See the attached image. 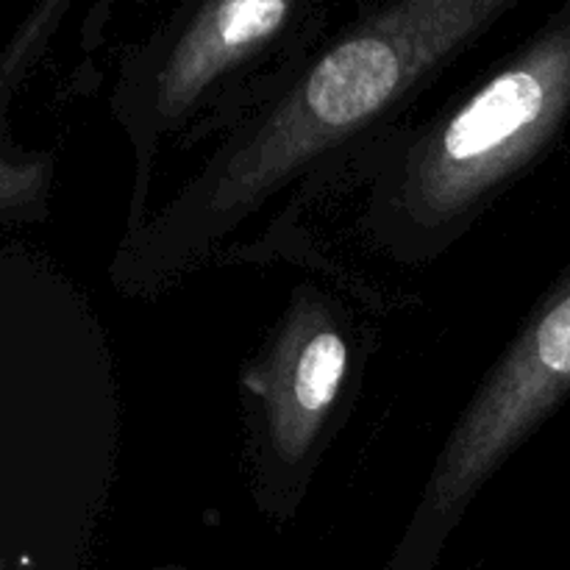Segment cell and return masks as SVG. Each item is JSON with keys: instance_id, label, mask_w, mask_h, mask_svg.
<instances>
[{"instance_id": "cell-6", "label": "cell", "mask_w": 570, "mask_h": 570, "mask_svg": "<svg viewBox=\"0 0 570 570\" xmlns=\"http://www.w3.org/2000/svg\"><path fill=\"white\" fill-rule=\"evenodd\" d=\"M56 11H61V3H48V6H39L31 17L26 20V26L17 31V37L11 39L9 50H6V59H3V89L6 95L11 92V83H14V72L31 59V50L45 45V37L48 31L53 28L56 22Z\"/></svg>"}, {"instance_id": "cell-5", "label": "cell", "mask_w": 570, "mask_h": 570, "mask_svg": "<svg viewBox=\"0 0 570 570\" xmlns=\"http://www.w3.org/2000/svg\"><path fill=\"white\" fill-rule=\"evenodd\" d=\"M354 371V328L315 287H301L243 384L254 395L259 493L273 512L293 510L334 426Z\"/></svg>"}, {"instance_id": "cell-3", "label": "cell", "mask_w": 570, "mask_h": 570, "mask_svg": "<svg viewBox=\"0 0 570 570\" xmlns=\"http://www.w3.org/2000/svg\"><path fill=\"white\" fill-rule=\"evenodd\" d=\"M570 395V265L488 371L445 438L412 512L401 557L426 562L479 490Z\"/></svg>"}, {"instance_id": "cell-4", "label": "cell", "mask_w": 570, "mask_h": 570, "mask_svg": "<svg viewBox=\"0 0 570 570\" xmlns=\"http://www.w3.org/2000/svg\"><path fill=\"white\" fill-rule=\"evenodd\" d=\"M293 0H212L187 6L122 70L115 111L137 148V200L131 232L142 226L150 161L165 137L215 92L265 59L309 14Z\"/></svg>"}, {"instance_id": "cell-1", "label": "cell", "mask_w": 570, "mask_h": 570, "mask_svg": "<svg viewBox=\"0 0 570 570\" xmlns=\"http://www.w3.org/2000/svg\"><path fill=\"white\" fill-rule=\"evenodd\" d=\"M515 6L518 0H404L362 11L212 154L165 209L128 232L111 267L117 287L128 295L159 293L200 265L295 178L401 111Z\"/></svg>"}, {"instance_id": "cell-2", "label": "cell", "mask_w": 570, "mask_h": 570, "mask_svg": "<svg viewBox=\"0 0 570 570\" xmlns=\"http://www.w3.org/2000/svg\"><path fill=\"white\" fill-rule=\"evenodd\" d=\"M570 115V3L426 128L379 178L373 228L395 256L421 262L476 217L560 137Z\"/></svg>"}]
</instances>
